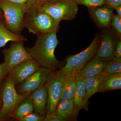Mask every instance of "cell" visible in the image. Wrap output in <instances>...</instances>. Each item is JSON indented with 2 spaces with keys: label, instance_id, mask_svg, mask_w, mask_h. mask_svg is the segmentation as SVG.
I'll return each instance as SVG.
<instances>
[{
  "label": "cell",
  "instance_id": "obj_23",
  "mask_svg": "<svg viewBox=\"0 0 121 121\" xmlns=\"http://www.w3.org/2000/svg\"><path fill=\"white\" fill-rule=\"evenodd\" d=\"M76 5H82L87 8L101 7L106 4L105 0H71Z\"/></svg>",
  "mask_w": 121,
  "mask_h": 121
},
{
  "label": "cell",
  "instance_id": "obj_6",
  "mask_svg": "<svg viewBox=\"0 0 121 121\" xmlns=\"http://www.w3.org/2000/svg\"><path fill=\"white\" fill-rule=\"evenodd\" d=\"M15 86L8 75L2 84L1 91L2 105L0 109V118L2 121L10 117L15 107L24 98L28 95L18 94Z\"/></svg>",
  "mask_w": 121,
  "mask_h": 121
},
{
  "label": "cell",
  "instance_id": "obj_5",
  "mask_svg": "<svg viewBox=\"0 0 121 121\" xmlns=\"http://www.w3.org/2000/svg\"><path fill=\"white\" fill-rule=\"evenodd\" d=\"M0 8L4 14L5 26L12 32L21 35L24 28V19L26 4L17 5L0 0Z\"/></svg>",
  "mask_w": 121,
  "mask_h": 121
},
{
  "label": "cell",
  "instance_id": "obj_17",
  "mask_svg": "<svg viewBox=\"0 0 121 121\" xmlns=\"http://www.w3.org/2000/svg\"><path fill=\"white\" fill-rule=\"evenodd\" d=\"M34 111L32 97L29 95L22 99L15 107L10 117L19 121L26 115L31 113Z\"/></svg>",
  "mask_w": 121,
  "mask_h": 121
},
{
  "label": "cell",
  "instance_id": "obj_34",
  "mask_svg": "<svg viewBox=\"0 0 121 121\" xmlns=\"http://www.w3.org/2000/svg\"><path fill=\"white\" fill-rule=\"evenodd\" d=\"M1 101L0 100V107H1Z\"/></svg>",
  "mask_w": 121,
  "mask_h": 121
},
{
  "label": "cell",
  "instance_id": "obj_35",
  "mask_svg": "<svg viewBox=\"0 0 121 121\" xmlns=\"http://www.w3.org/2000/svg\"><path fill=\"white\" fill-rule=\"evenodd\" d=\"M2 121V120H1V118H0V121Z\"/></svg>",
  "mask_w": 121,
  "mask_h": 121
},
{
  "label": "cell",
  "instance_id": "obj_7",
  "mask_svg": "<svg viewBox=\"0 0 121 121\" xmlns=\"http://www.w3.org/2000/svg\"><path fill=\"white\" fill-rule=\"evenodd\" d=\"M101 29L99 47L94 58L111 59L115 57L116 46L118 41L121 40L112 27Z\"/></svg>",
  "mask_w": 121,
  "mask_h": 121
},
{
  "label": "cell",
  "instance_id": "obj_28",
  "mask_svg": "<svg viewBox=\"0 0 121 121\" xmlns=\"http://www.w3.org/2000/svg\"><path fill=\"white\" fill-rule=\"evenodd\" d=\"M106 5L113 9L118 5H121V0H105Z\"/></svg>",
  "mask_w": 121,
  "mask_h": 121
},
{
  "label": "cell",
  "instance_id": "obj_25",
  "mask_svg": "<svg viewBox=\"0 0 121 121\" xmlns=\"http://www.w3.org/2000/svg\"><path fill=\"white\" fill-rule=\"evenodd\" d=\"M111 27L116 32L119 39L121 40V17L117 14L113 15Z\"/></svg>",
  "mask_w": 121,
  "mask_h": 121
},
{
  "label": "cell",
  "instance_id": "obj_1",
  "mask_svg": "<svg viewBox=\"0 0 121 121\" xmlns=\"http://www.w3.org/2000/svg\"><path fill=\"white\" fill-rule=\"evenodd\" d=\"M57 32L38 35L35 45L27 50L32 59L40 66L52 71L59 68L64 63L58 60L55 56V50L59 43Z\"/></svg>",
  "mask_w": 121,
  "mask_h": 121
},
{
  "label": "cell",
  "instance_id": "obj_20",
  "mask_svg": "<svg viewBox=\"0 0 121 121\" xmlns=\"http://www.w3.org/2000/svg\"><path fill=\"white\" fill-rule=\"evenodd\" d=\"M77 87L76 75L70 74L65 77L60 99L73 98Z\"/></svg>",
  "mask_w": 121,
  "mask_h": 121
},
{
  "label": "cell",
  "instance_id": "obj_26",
  "mask_svg": "<svg viewBox=\"0 0 121 121\" xmlns=\"http://www.w3.org/2000/svg\"><path fill=\"white\" fill-rule=\"evenodd\" d=\"M44 117L41 116L35 112H32L20 119V121H43Z\"/></svg>",
  "mask_w": 121,
  "mask_h": 121
},
{
  "label": "cell",
  "instance_id": "obj_19",
  "mask_svg": "<svg viewBox=\"0 0 121 121\" xmlns=\"http://www.w3.org/2000/svg\"><path fill=\"white\" fill-rule=\"evenodd\" d=\"M22 35H17L9 30L5 26L4 18H0V48L4 47L9 41H27Z\"/></svg>",
  "mask_w": 121,
  "mask_h": 121
},
{
  "label": "cell",
  "instance_id": "obj_27",
  "mask_svg": "<svg viewBox=\"0 0 121 121\" xmlns=\"http://www.w3.org/2000/svg\"><path fill=\"white\" fill-rule=\"evenodd\" d=\"M8 75V71L6 69L4 63L0 64V84Z\"/></svg>",
  "mask_w": 121,
  "mask_h": 121
},
{
  "label": "cell",
  "instance_id": "obj_13",
  "mask_svg": "<svg viewBox=\"0 0 121 121\" xmlns=\"http://www.w3.org/2000/svg\"><path fill=\"white\" fill-rule=\"evenodd\" d=\"M109 60L93 58L77 74L76 78L85 79L97 75L103 72Z\"/></svg>",
  "mask_w": 121,
  "mask_h": 121
},
{
  "label": "cell",
  "instance_id": "obj_15",
  "mask_svg": "<svg viewBox=\"0 0 121 121\" xmlns=\"http://www.w3.org/2000/svg\"><path fill=\"white\" fill-rule=\"evenodd\" d=\"M32 97L35 112L44 117L46 113V107L48 100L47 87L45 84L43 86L33 91Z\"/></svg>",
  "mask_w": 121,
  "mask_h": 121
},
{
  "label": "cell",
  "instance_id": "obj_8",
  "mask_svg": "<svg viewBox=\"0 0 121 121\" xmlns=\"http://www.w3.org/2000/svg\"><path fill=\"white\" fill-rule=\"evenodd\" d=\"M24 42L12 41L9 48L2 51L4 57L3 63L8 71L21 63L32 59L25 48Z\"/></svg>",
  "mask_w": 121,
  "mask_h": 121
},
{
  "label": "cell",
  "instance_id": "obj_14",
  "mask_svg": "<svg viewBox=\"0 0 121 121\" xmlns=\"http://www.w3.org/2000/svg\"><path fill=\"white\" fill-rule=\"evenodd\" d=\"M55 114L64 121H76L78 114L75 108L73 98L60 100L56 106Z\"/></svg>",
  "mask_w": 121,
  "mask_h": 121
},
{
  "label": "cell",
  "instance_id": "obj_24",
  "mask_svg": "<svg viewBox=\"0 0 121 121\" xmlns=\"http://www.w3.org/2000/svg\"><path fill=\"white\" fill-rule=\"evenodd\" d=\"M52 0H28L26 4V11L38 10L43 5Z\"/></svg>",
  "mask_w": 121,
  "mask_h": 121
},
{
  "label": "cell",
  "instance_id": "obj_30",
  "mask_svg": "<svg viewBox=\"0 0 121 121\" xmlns=\"http://www.w3.org/2000/svg\"><path fill=\"white\" fill-rule=\"evenodd\" d=\"M115 56L118 58H121V40H119L117 44L115 51Z\"/></svg>",
  "mask_w": 121,
  "mask_h": 121
},
{
  "label": "cell",
  "instance_id": "obj_32",
  "mask_svg": "<svg viewBox=\"0 0 121 121\" xmlns=\"http://www.w3.org/2000/svg\"><path fill=\"white\" fill-rule=\"evenodd\" d=\"M114 9L116 10L117 15L121 17V5L117 6Z\"/></svg>",
  "mask_w": 121,
  "mask_h": 121
},
{
  "label": "cell",
  "instance_id": "obj_4",
  "mask_svg": "<svg viewBox=\"0 0 121 121\" xmlns=\"http://www.w3.org/2000/svg\"><path fill=\"white\" fill-rule=\"evenodd\" d=\"M38 10L47 13L56 22L70 21L78 14V5L71 0H52L40 7Z\"/></svg>",
  "mask_w": 121,
  "mask_h": 121
},
{
  "label": "cell",
  "instance_id": "obj_11",
  "mask_svg": "<svg viewBox=\"0 0 121 121\" xmlns=\"http://www.w3.org/2000/svg\"><path fill=\"white\" fill-rule=\"evenodd\" d=\"M41 66L33 59L21 63L9 71V75L15 84L22 82L36 72Z\"/></svg>",
  "mask_w": 121,
  "mask_h": 121
},
{
  "label": "cell",
  "instance_id": "obj_33",
  "mask_svg": "<svg viewBox=\"0 0 121 121\" xmlns=\"http://www.w3.org/2000/svg\"><path fill=\"white\" fill-rule=\"evenodd\" d=\"M0 18H4V14L0 8Z\"/></svg>",
  "mask_w": 121,
  "mask_h": 121
},
{
  "label": "cell",
  "instance_id": "obj_16",
  "mask_svg": "<svg viewBox=\"0 0 121 121\" xmlns=\"http://www.w3.org/2000/svg\"><path fill=\"white\" fill-rule=\"evenodd\" d=\"M107 75L102 72L97 75L85 79L86 95L83 101L84 109L85 110H88L87 104L89 99L98 92L101 83Z\"/></svg>",
  "mask_w": 121,
  "mask_h": 121
},
{
  "label": "cell",
  "instance_id": "obj_31",
  "mask_svg": "<svg viewBox=\"0 0 121 121\" xmlns=\"http://www.w3.org/2000/svg\"><path fill=\"white\" fill-rule=\"evenodd\" d=\"M11 4L17 5L26 4L28 0H2Z\"/></svg>",
  "mask_w": 121,
  "mask_h": 121
},
{
  "label": "cell",
  "instance_id": "obj_29",
  "mask_svg": "<svg viewBox=\"0 0 121 121\" xmlns=\"http://www.w3.org/2000/svg\"><path fill=\"white\" fill-rule=\"evenodd\" d=\"M44 121H64L61 118L55 114H46L44 117Z\"/></svg>",
  "mask_w": 121,
  "mask_h": 121
},
{
  "label": "cell",
  "instance_id": "obj_21",
  "mask_svg": "<svg viewBox=\"0 0 121 121\" xmlns=\"http://www.w3.org/2000/svg\"><path fill=\"white\" fill-rule=\"evenodd\" d=\"M77 87L73 97L74 105L77 113L84 109L83 101L86 95L85 79L76 78Z\"/></svg>",
  "mask_w": 121,
  "mask_h": 121
},
{
  "label": "cell",
  "instance_id": "obj_2",
  "mask_svg": "<svg viewBox=\"0 0 121 121\" xmlns=\"http://www.w3.org/2000/svg\"><path fill=\"white\" fill-rule=\"evenodd\" d=\"M99 33H96L94 39L85 50L73 55L67 57L66 64L58 70L53 71L55 75L65 78L70 74H77L94 58L98 49L100 43Z\"/></svg>",
  "mask_w": 121,
  "mask_h": 121
},
{
  "label": "cell",
  "instance_id": "obj_3",
  "mask_svg": "<svg viewBox=\"0 0 121 121\" xmlns=\"http://www.w3.org/2000/svg\"><path fill=\"white\" fill-rule=\"evenodd\" d=\"M59 24L47 13L39 10L26 11L24 19V26L33 35H43L53 31L58 32Z\"/></svg>",
  "mask_w": 121,
  "mask_h": 121
},
{
  "label": "cell",
  "instance_id": "obj_12",
  "mask_svg": "<svg viewBox=\"0 0 121 121\" xmlns=\"http://www.w3.org/2000/svg\"><path fill=\"white\" fill-rule=\"evenodd\" d=\"M91 18L98 28L102 29L111 27V23L114 14L113 9L106 5L96 8H87Z\"/></svg>",
  "mask_w": 121,
  "mask_h": 121
},
{
  "label": "cell",
  "instance_id": "obj_18",
  "mask_svg": "<svg viewBox=\"0 0 121 121\" xmlns=\"http://www.w3.org/2000/svg\"><path fill=\"white\" fill-rule=\"evenodd\" d=\"M121 89V72L107 75L102 80L98 92Z\"/></svg>",
  "mask_w": 121,
  "mask_h": 121
},
{
  "label": "cell",
  "instance_id": "obj_22",
  "mask_svg": "<svg viewBox=\"0 0 121 121\" xmlns=\"http://www.w3.org/2000/svg\"><path fill=\"white\" fill-rule=\"evenodd\" d=\"M103 72L107 75L121 72V58L115 57L109 60Z\"/></svg>",
  "mask_w": 121,
  "mask_h": 121
},
{
  "label": "cell",
  "instance_id": "obj_10",
  "mask_svg": "<svg viewBox=\"0 0 121 121\" xmlns=\"http://www.w3.org/2000/svg\"><path fill=\"white\" fill-rule=\"evenodd\" d=\"M52 71L47 68L40 67L20 83L18 88L19 94L29 95L34 91L43 86Z\"/></svg>",
  "mask_w": 121,
  "mask_h": 121
},
{
  "label": "cell",
  "instance_id": "obj_9",
  "mask_svg": "<svg viewBox=\"0 0 121 121\" xmlns=\"http://www.w3.org/2000/svg\"><path fill=\"white\" fill-rule=\"evenodd\" d=\"M65 78L57 76L52 71L45 85L48 93L46 114H55L56 106L61 97Z\"/></svg>",
  "mask_w": 121,
  "mask_h": 121
}]
</instances>
